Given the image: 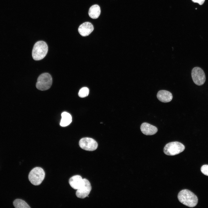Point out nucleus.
Instances as JSON below:
<instances>
[{
	"label": "nucleus",
	"instance_id": "obj_1",
	"mask_svg": "<svg viewBox=\"0 0 208 208\" xmlns=\"http://www.w3.org/2000/svg\"><path fill=\"white\" fill-rule=\"evenodd\" d=\"M178 198L181 203L190 207H195L198 203V199L197 196L187 189L180 191L178 193Z\"/></svg>",
	"mask_w": 208,
	"mask_h": 208
},
{
	"label": "nucleus",
	"instance_id": "obj_2",
	"mask_svg": "<svg viewBox=\"0 0 208 208\" xmlns=\"http://www.w3.org/2000/svg\"><path fill=\"white\" fill-rule=\"evenodd\" d=\"M48 51V47L44 41L37 42L34 45L32 51V56L36 60L43 59L46 55Z\"/></svg>",
	"mask_w": 208,
	"mask_h": 208
},
{
	"label": "nucleus",
	"instance_id": "obj_3",
	"mask_svg": "<svg viewBox=\"0 0 208 208\" xmlns=\"http://www.w3.org/2000/svg\"><path fill=\"white\" fill-rule=\"evenodd\" d=\"M45 175L44 170L40 167L33 168L30 172L28 179L30 182L33 185H40L44 179Z\"/></svg>",
	"mask_w": 208,
	"mask_h": 208
},
{
	"label": "nucleus",
	"instance_id": "obj_4",
	"mask_svg": "<svg viewBox=\"0 0 208 208\" xmlns=\"http://www.w3.org/2000/svg\"><path fill=\"white\" fill-rule=\"evenodd\" d=\"M185 147L181 143L177 141L173 142L167 144L164 148V153L168 155H174L182 152Z\"/></svg>",
	"mask_w": 208,
	"mask_h": 208
},
{
	"label": "nucleus",
	"instance_id": "obj_5",
	"mask_svg": "<svg viewBox=\"0 0 208 208\" xmlns=\"http://www.w3.org/2000/svg\"><path fill=\"white\" fill-rule=\"evenodd\" d=\"M52 83V79L51 75L48 73H44L38 77L36 86L40 90H47L50 88Z\"/></svg>",
	"mask_w": 208,
	"mask_h": 208
},
{
	"label": "nucleus",
	"instance_id": "obj_6",
	"mask_svg": "<svg viewBox=\"0 0 208 208\" xmlns=\"http://www.w3.org/2000/svg\"><path fill=\"white\" fill-rule=\"evenodd\" d=\"M191 75L194 83L196 85L201 86L205 82V74L200 68L198 67L194 68L192 70Z\"/></svg>",
	"mask_w": 208,
	"mask_h": 208
},
{
	"label": "nucleus",
	"instance_id": "obj_7",
	"mask_svg": "<svg viewBox=\"0 0 208 208\" xmlns=\"http://www.w3.org/2000/svg\"><path fill=\"white\" fill-rule=\"evenodd\" d=\"M79 144L82 149L89 151L96 150L98 146L96 142L93 139L90 138H84L79 141Z\"/></svg>",
	"mask_w": 208,
	"mask_h": 208
},
{
	"label": "nucleus",
	"instance_id": "obj_8",
	"mask_svg": "<svg viewBox=\"0 0 208 208\" xmlns=\"http://www.w3.org/2000/svg\"><path fill=\"white\" fill-rule=\"evenodd\" d=\"M84 183L79 189L77 190L76 195L79 198H84L88 196L90 194L92 187L90 183L86 179H83Z\"/></svg>",
	"mask_w": 208,
	"mask_h": 208
},
{
	"label": "nucleus",
	"instance_id": "obj_9",
	"mask_svg": "<svg viewBox=\"0 0 208 208\" xmlns=\"http://www.w3.org/2000/svg\"><path fill=\"white\" fill-rule=\"evenodd\" d=\"M94 27L91 23L86 22L80 25L79 27L78 31L82 36H86L89 35L93 31Z\"/></svg>",
	"mask_w": 208,
	"mask_h": 208
},
{
	"label": "nucleus",
	"instance_id": "obj_10",
	"mask_svg": "<svg viewBox=\"0 0 208 208\" xmlns=\"http://www.w3.org/2000/svg\"><path fill=\"white\" fill-rule=\"evenodd\" d=\"M140 129L142 133L146 135H154L158 131L156 127L146 122H144L142 124Z\"/></svg>",
	"mask_w": 208,
	"mask_h": 208
},
{
	"label": "nucleus",
	"instance_id": "obj_11",
	"mask_svg": "<svg viewBox=\"0 0 208 208\" xmlns=\"http://www.w3.org/2000/svg\"><path fill=\"white\" fill-rule=\"evenodd\" d=\"M69 183L72 188L77 190L83 185L84 181L80 175H75L69 179Z\"/></svg>",
	"mask_w": 208,
	"mask_h": 208
},
{
	"label": "nucleus",
	"instance_id": "obj_12",
	"mask_svg": "<svg viewBox=\"0 0 208 208\" xmlns=\"http://www.w3.org/2000/svg\"><path fill=\"white\" fill-rule=\"evenodd\" d=\"M157 97L159 100L164 103L170 101L172 99V95L170 92L165 90H160L157 94Z\"/></svg>",
	"mask_w": 208,
	"mask_h": 208
},
{
	"label": "nucleus",
	"instance_id": "obj_13",
	"mask_svg": "<svg viewBox=\"0 0 208 208\" xmlns=\"http://www.w3.org/2000/svg\"><path fill=\"white\" fill-rule=\"evenodd\" d=\"M101 13L99 6L96 4L92 6L89 8L88 14L89 16L93 19H96L99 16Z\"/></svg>",
	"mask_w": 208,
	"mask_h": 208
},
{
	"label": "nucleus",
	"instance_id": "obj_14",
	"mask_svg": "<svg viewBox=\"0 0 208 208\" xmlns=\"http://www.w3.org/2000/svg\"><path fill=\"white\" fill-rule=\"evenodd\" d=\"M61 116L62 118L60 123L61 126H66L71 122L72 118L69 113L66 112H64L62 113Z\"/></svg>",
	"mask_w": 208,
	"mask_h": 208
},
{
	"label": "nucleus",
	"instance_id": "obj_15",
	"mask_svg": "<svg viewBox=\"0 0 208 208\" xmlns=\"http://www.w3.org/2000/svg\"><path fill=\"white\" fill-rule=\"evenodd\" d=\"M14 207L16 208H30V207L24 200L19 199L15 200L13 203Z\"/></svg>",
	"mask_w": 208,
	"mask_h": 208
},
{
	"label": "nucleus",
	"instance_id": "obj_16",
	"mask_svg": "<svg viewBox=\"0 0 208 208\" xmlns=\"http://www.w3.org/2000/svg\"><path fill=\"white\" fill-rule=\"evenodd\" d=\"M89 89L86 87L81 88L78 93L79 96L81 98H83L87 96L89 93Z\"/></svg>",
	"mask_w": 208,
	"mask_h": 208
},
{
	"label": "nucleus",
	"instance_id": "obj_17",
	"mask_svg": "<svg viewBox=\"0 0 208 208\" xmlns=\"http://www.w3.org/2000/svg\"><path fill=\"white\" fill-rule=\"evenodd\" d=\"M201 171L203 174L208 176V165H203L201 168Z\"/></svg>",
	"mask_w": 208,
	"mask_h": 208
},
{
	"label": "nucleus",
	"instance_id": "obj_18",
	"mask_svg": "<svg viewBox=\"0 0 208 208\" xmlns=\"http://www.w3.org/2000/svg\"><path fill=\"white\" fill-rule=\"evenodd\" d=\"M194 3H198L200 5H202L204 2L205 0H192Z\"/></svg>",
	"mask_w": 208,
	"mask_h": 208
}]
</instances>
